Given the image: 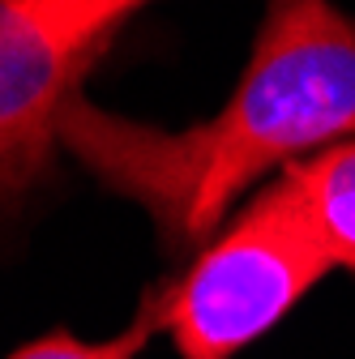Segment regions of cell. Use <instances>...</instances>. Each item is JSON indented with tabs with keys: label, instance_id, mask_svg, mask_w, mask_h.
Listing matches in <instances>:
<instances>
[{
	"label": "cell",
	"instance_id": "cell-4",
	"mask_svg": "<svg viewBox=\"0 0 355 359\" xmlns=\"http://www.w3.org/2000/svg\"><path fill=\"white\" fill-rule=\"evenodd\" d=\"M279 180L295 197L308 231L330 257V265L355 278V137L291 163Z\"/></svg>",
	"mask_w": 355,
	"mask_h": 359
},
{
	"label": "cell",
	"instance_id": "cell-3",
	"mask_svg": "<svg viewBox=\"0 0 355 359\" xmlns=\"http://www.w3.org/2000/svg\"><path fill=\"white\" fill-rule=\"evenodd\" d=\"M154 0H0V214L52 175L60 111L112 34Z\"/></svg>",
	"mask_w": 355,
	"mask_h": 359
},
{
	"label": "cell",
	"instance_id": "cell-5",
	"mask_svg": "<svg viewBox=\"0 0 355 359\" xmlns=\"http://www.w3.org/2000/svg\"><path fill=\"white\" fill-rule=\"evenodd\" d=\"M154 334H159V291L150 287L138 304V317L112 338H77L73 330H48L9 351L5 359H138Z\"/></svg>",
	"mask_w": 355,
	"mask_h": 359
},
{
	"label": "cell",
	"instance_id": "cell-2",
	"mask_svg": "<svg viewBox=\"0 0 355 359\" xmlns=\"http://www.w3.org/2000/svg\"><path fill=\"white\" fill-rule=\"evenodd\" d=\"M330 257L274 175L227 218L171 283H159V330L180 359H236L279 330L321 278Z\"/></svg>",
	"mask_w": 355,
	"mask_h": 359
},
{
	"label": "cell",
	"instance_id": "cell-1",
	"mask_svg": "<svg viewBox=\"0 0 355 359\" xmlns=\"http://www.w3.org/2000/svg\"><path fill=\"white\" fill-rule=\"evenodd\" d=\"M60 146L142 205L167 252H197L265 175L355 137V18L330 0H274L232 99L189 128L112 116L77 95Z\"/></svg>",
	"mask_w": 355,
	"mask_h": 359
}]
</instances>
